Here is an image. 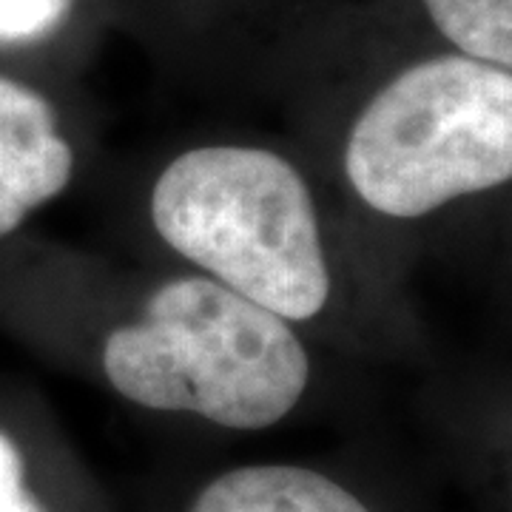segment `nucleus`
<instances>
[{"mask_svg":"<svg viewBox=\"0 0 512 512\" xmlns=\"http://www.w3.org/2000/svg\"><path fill=\"white\" fill-rule=\"evenodd\" d=\"M188 512H373L356 493L299 464H248L208 481Z\"/></svg>","mask_w":512,"mask_h":512,"instance_id":"39448f33","label":"nucleus"},{"mask_svg":"<svg viewBox=\"0 0 512 512\" xmlns=\"http://www.w3.org/2000/svg\"><path fill=\"white\" fill-rule=\"evenodd\" d=\"M148 220L165 248L282 316L308 325L333 299L322 214L302 168L274 148L205 143L163 165Z\"/></svg>","mask_w":512,"mask_h":512,"instance_id":"f03ea898","label":"nucleus"},{"mask_svg":"<svg viewBox=\"0 0 512 512\" xmlns=\"http://www.w3.org/2000/svg\"><path fill=\"white\" fill-rule=\"evenodd\" d=\"M342 174L384 220L413 222L512 180V69L470 57H421L353 114Z\"/></svg>","mask_w":512,"mask_h":512,"instance_id":"7ed1b4c3","label":"nucleus"},{"mask_svg":"<svg viewBox=\"0 0 512 512\" xmlns=\"http://www.w3.org/2000/svg\"><path fill=\"white\" fill-rule=\"evenodd\" d=\"M74 146L52 100L0 74V239L12 237L74 180Z\"/></svg>","mask_w":512,"mask_h":512,"instance_id":"20e7f679","label":"nucleus"},{"mask_svg":"<svg viewBox=\"0 0 512 512\" xmlns=\"http://www.w3.org/2000/svg\"><path fill=\"white\" fill-rule=\"evenodd\" d=\"M0 512H46L29 484L26 456L6 427H0Z\"/></svg>","mask_w":512,"mask_h":512,"instance_id":"6e6552de","label":"nucleus"},{"mask_svg":"<svg viewBox=\"0 0 512 512\" xmlns=\"http://www.w3.org/2000/svg\"><path fill=\"white\" fill-rule=\"evenodd\" d=\"M441 40L478 63L512 69V0H419Z\"/></svg>","mask_w":512,"mask_h":512,"instance_id":"423d86ee","label":"nucleus"},{"mask_svg":"<svg viewBox=\"0 0 512 512\" xmlns=\"http://www.w3.org/2000/svg\"><path fill=\"white\" fill-rule=\"evenodd\" d=\"M74 0H0V46H32L55 35Z\"/></svg>","mask_w":512,"mask_h":512,"instance_id":"0eeeda50","label":"nucleus"},{"mask_svg":"<svg viewBox=\"0 0 512 512\" xmlns=\"http://www.w3.org/2000/svg\"><path fill=\"white\" fill-rule=\"evenodd\" d=\"M100 367L126 402L242 433L291 416L313 376L296 325L197 271L160 282L111 328Z\"/></svg>","mask_w":512,"mask_h":512,"instance_id":"f257e3e1","label":"nucleus"}]
</instances>
